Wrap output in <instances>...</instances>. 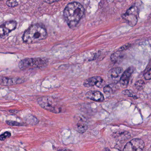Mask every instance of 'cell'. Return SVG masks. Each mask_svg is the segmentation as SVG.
Instances as JSON below:
<instances>
[{
    "instance_id": "obj_1",
    "label": "cell",
    "mask_w": 151,
    "mask_h": 151,
    "mask_svg": "<svg viewBox=\"0 0 151 151\" xmlns=\"http://www.w3.org/2000/svg\"><path fill=\"white\" fill-rule=\"evenodd\" d=\"M85 9L80 3L73 2L67 4L64 11V17L69 27H75L82 18Z\"/></svg>"
},
{
    "instance_id": "obj_2",
    "label": "cell",
    "mask_w": 151,
    "mask_h": 151,
    "mask_svg": "<svg viewBox=\"0 0 151 151\" xmlns=\"http://www.w3.org/2000/svg\"><path fill=\"white\" fill-rule=\"evenodd\" d=\"M46 28L40 24L31 26L24 33L23 40L24 42L27 44L36 43L45 40L47 36Z\"/></svg>"
},
{
    "instance_id": "obj_3",
    "label": "cell",
    "mask_w": 151,
    "mask_h": 151,
    "mask_svg": "<svg viewBox=\"0 0 151 151\" xmlns=\"http://www.w3.org/2000/svg\"><path fill=\"white\" fill-rule=\"evenodd\" d=\"M39 104L45 110L54 113H59L62 108L57 102L50 97H42L38 99Z\"/></svg>"
},
{
    "instance_id": "obj_4",
    "label": "cell",
    "mask_w": 151,
    "mask_h": 151,
    "mask_svg": "<svg viewBox=\"0 0 151 151\" xmlns=\"http://www.w3.org/2000/svg\"><path fill=\"white\" fill-rule=\"evenodd\" d=\"M47 61L43 58H26L21 60L19 64V67L21 70L41 68L47 65Z\"/></svg>"
},
{
    "instance_id": "obj_5",
    "label": "cell",
    "mask_w": 151,
    "mask_h": 151,
    "mask_svg": "<svg viewBox=\"0 0 151 151\" xmlns=\"http://www.w3.org/2000/svg\"><path fill=\"white\" fill-rule=\"evenodd\" d=\"M138 14V9L136 7L133 6L129 8L127 11V12L122 15V17L123 19L127 21L129 25L133 27L137 23Z\"/></svg>"
},
{
    "instance_id": "obj_6",
    "label": "cell",
    "mask_w": 151,
    "mask_h": 151,
    "mask_svg": "<svg viewBox=\"0 0 151 151\" xmlns=\"http://www.w3.org/2000/svg\"><path fill=\"white\" fill-rule=\"evenodd\" d=\"M144 147V142L142 140L134 139L126 145L123 151H142Z\"/></svg>"
},
{
    "instance_id": "obj_7",
    "label": "cell",
    "mask_w": 151,
    "mask_h": 151,
    "mask_svg": "<svg viewBox=\"0 0 151 151\" xmlns=\"http://www.w3.org/2000/svg\"><path fill=\"white\" fill-rule=\"evenodd\" d=\"M74 127L75 130L79 133H84L88 128V123L87 120L81 116H76L74 120Z\"/></svg>"
},
{
    "instance_id": "obj_8",
    "label": "cell",
    "mask_w": 151,
    "mask_h": 151,
    "mask_svg": "<svg viewBox=\"0 0 151 151\" xmlns=\"http://www.w3.org/2000/svg\"><path fill=\"white\" fill-rule=\"evenodd\" d=\"M17 25V22L14 21H10L0 26V37L5 36L12 31L15 30Z\"/></svg>"
},
{
    "instance_id": "obj_9",
    "label": "cell",
    "mask_w": 151,
    "mask_h": 151,
    "mask_svg": "<svg viewBox=\"0 0 151 151\" xmlns=\"http://www.w3.org/2000/svg\"><path fill=\"white\" fill-rule=\"evenodd\" d=\"M23 81L19 78H8L0 76V85L9 86L19 84L23 82Z\"/></svg>"
},
{
    "instance_id": "obj_10",
    "label": "cell",
    "mask_w": 151,
    "mask_h": 151,
    "mask_svg": "<svg viewBox=\"0 0 151 151\" xmlns=\"http://www.w3.org/2000/svg\"><path fill=\"white\" fill-rule=\"evenodd\" d=\"M134 71V67H130L127 69L122 73L120 80L121 85L122 88H125L127 86L129 82V78Z\"/></svg>"
},
{
    "instance_id": "obj_11",
    "label": "cell",
    "mask_w": 151,
    "mask_h": 151,
    "mask_svg": "<svg viewBox=\"0 0 151 151\" xmlns=\"http://www.w3.org/2000/svg\"><path fill=\"white\" fill-rule=\"evenodd\" d=\"M88 99L98 102H102L104 100V98L102 93L99 91H89L86 94Z\"/></svg>"
},
{
    "instance_id": "obj_12",
    "label": "cell",
    "mask_w": 151,
    "mask_h": 151,
    "mask_svg": "<svg viewBox=\"0 0 151 151\" xmlns=\"http://www.w3.org/2000/svg\"><path fill=\"white\" fill-rule=\"evenodd\" d=\"M103 82V79L100 76H96L86 79L83 83V85L87 88L93 87L100 84Z\"/></svg>"
},
{
    "instance_id": "obj_13",
    "label": "cell",
    "mask_w": 151,
    "mask_h": 151,
    "mask_svg": "<svg viewBox=\"0 0 151 151\" xmlns=\"http://www.w3.org/2000/svg\"><path fill=\"white\" fill-rule=\"evenodd\" d=\"M123 72V69L121 67H116L112 69L110 72V75L112 78H118Z\"/></svg>"
},
{
    "instance_id": "obj_14",
    "label": "cell",
    "mask_w": 151,
    "mask_h": 151,
    "mask_svg": "<svg viewBox=\"0 0 151 151\" xmlns=\"http://www.w3.org/2000/svg\"><path fill=\"white\" fill-rule=\"evenodd\" d=\"M121 51H118L112 54L111 56V59L112 62L114 63H118L123 58V55L121 53Z\"/></svg>"
},
{
    "instance_id": "obj_15",
    "label": "cell",
    "mask_w": 151,
    "mask_h": 151,
    "mask_svg": "<svg viewBox=\"0 0 151 151\" xmlns=\"http://www.w3.org/2000/svg\"><path fill=\"white\" fill-rule=\"evenodd\" d=\"M6 4L10 7H15L18 5V2L17 0H7Z\"/></svg>"
},
{
    "instance_id": "obj_16",
    "label": "cell",
    "mask_w": 151,
    "mask_h": 151,
    "mask_svg": "<svg viewBox=\"0 0 151 151\" xmlns=\"http://www.w3.org/2000/svg\"><path fill=\"white\" fill-rule=\"evenodd\" d=\"M104 92L106 95H110L113 91V89L111 85H106L104 88Z\"/></svg>"
},
{
    "instance_id": "obj_17",
    "label": "cell",
    "mask_w": 151,
    "mask_h": 151,
    "mask_svg": "<svg viewBox=\"0 0 151 151\" xmlns=\"http://www.w3.org/2000/svg\"><path fill=\"white\" fill-rule=\"evenodd\" d=\"M11 134V133L9 132H6L4 134H2L1 135H0V140L1 141H4L5 140L6 138H9L10 137Z\"/></svg>"
},
{
    "instance_id": "obj_18",
    "label": "cell",
    "mask_w": 151,
    "mask_h": 151,
    "mask_svg": "<svg viewBox=\"0 0 151 151\" xmlns=\"http://www.w3.org/2000/svg\"><path fill=\"white\" fill-rule=\"evenodd\" d=\"M6 123L8 125L11 126H23V124L19 122H17L16 121H7Z\"/></svg>"
},
{
    "instance_id": "obj_19",
    "label": "cell",
    "mask_w": 151,
    "mask_h": 151,
    "mask_svg": "<svg viewBox=\"0 0 151 151\" xmlns=\"http://www.w3.org/2000/svg\"><path fill=\"white\" fill-rule=\"evenodd\" d=\"M145 78L146 80H151V68L149 71L145 73L144 75Z\"/></svg>"
},
{
    "instance_id": "obj_20",
    "label": "cell",
    "mask_w": 151,
    "mask_h": 151,
    "mask_svg": "<svg viewBox=\"0 0 151 151\" xmlns=\"http://www.w3.org/2000/svg\"><path fill=\"white\" fill-rule=\"evenodd\" d=\"M130 44H126V45H124V46H122V47H121L119 49L118 51H123V50H126L128 49L130 47Z\"/></svg>"
},
{
    "instance_id": "obj_21",
    "label": "cell",
    "mask_w": 151,
    "mask_h": 151,
    "mask_svg": "<svg viewBox=\"0 0 151 151\" xmlns=\"http://www.w3.org/2000/svg\"><path fill=\"white\" fill-rule=\"evenodd\" d=\"M144 84V82L143 81H142V80H140V81H138L136 83V86L137 88H141L142 86H143V85Z\"/></svg>"
},
{
    "instance_id": "obj_22",
    "label": "cell",
    "mask_w": 151,
    "mask_h": 151,
    "mask_svg": "<svg viewBox=\"0 0 151 151\" xmlns=\"http://www.w3.org/2000/svg\"><path fill=\"white\" fill-rule=\"evenodd\" d=\"M60 0H44L45 2L49 4L53 3L59 1Z\"/></svg>"
},
{
    "instance_id": "obj_23",
    "label": "cell",
    "mask_w": 151,
    "mask_h": 151,
    "mask_svg": "<svg viewBox=\"0 0 151 151\" xmlns=\"http://www.w3.org/2000/svg\"><path fill=\"white\" fill-rule=\"evenodd\" d=\"M58 151H73L71 150H59Z\"/></svg>"
},
{
    "instance_id": "obj_24",
    "label": "cell",
    "mask_w": 151,
    "mask_h": 151,
    "mask_svg": "<svg viewBox=\"0 0 151 151\" xmlns=\"http://www.w3.org/2000/svg\"><path fill=\"white\" fill-rule=\"evenodd\" d=\"M104 151H110V150L108 148H106V149H105L104 150Z\"/></svg>"
}]
</instances>
